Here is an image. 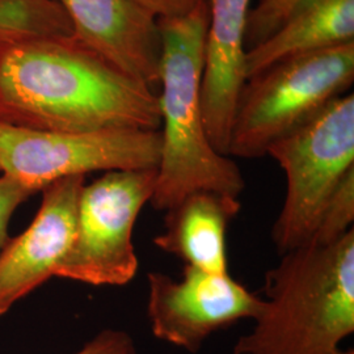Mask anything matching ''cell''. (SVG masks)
Masks as SVG:
<instances>
[{"label":"cell","mask_w":354,"mask_h":354,"mask_svg":"<svg viewBox=\"0 0 354 354\" xmlns=\"http://www.w3.org/2000/svg\"><path fill=\"white\" fill-rule=\"evenodd\" d=\"M241 207L236 197L212 190L193 192L165 212V230L153 238V244L185 266L226 274L228 225Z\"/></svg>","instance_id":"cell-12"},{"label":"cell","mask_w":354,"mask_h":354,"mask_svg":"<svg viewBox=\"0 0 354 354\" xmlns=\"http://www.w3.org/2000/svg\"><path fill=\"white\" fill-rule=\"evenodd\" d=\"M74 354H138L133 337L122 329L100 330Z\"/></svg>","instance_id":"cell-18"},{"label":"cell","mask_w":354,"mask_h":354,"mask_svg":"<svg viewBox=\"0 0 354 354\" xmlns=\"http://www.w3.org/2000/svg\"><path fill=\"white\" fill-rule=\"evenodd\" d=\"M253 328L232 354H339L354 332V231L281 254Z\"/></svg>","instance_id":"cell-2"},{"label":"cell","mask_w":354,"mask_h":354,"mask_svg":"<svg viewBox=\"0 0 354 354\" xmlns=\"http://www.w3.org/2000/svg\"><path fill=\"white\" fill-rule=\"evenodd\" d=\"M156 168L105 172L79 196L75 231L54 276L92 286H124L136 277L133 231L156 184Z\"/></svg>","instance_id":"cell-6"},{"label":"cell","mask_w":354,"mask_h":354,"mask_svg":"<svg viewBox=\"0 0 354 354\" xmlns=\"http://www.w3.org/2000/svg\"><path fill=\"white\" fill-rule=\"evenodd\" d=\"M37 190L7 175L0 176V251L8 241L7 228L15 210Z\"/></svg>","instance_id":"cell-17"},{"label":"cell","mask_w":354,"mask_h":354,"mask_svg":"<svg viewBox=\"0 0 354 354\" xmlns=\"http://www.w3.org/2000/svg\"><path fill=\"white\" fill-rule=\"evenodd\" d=\"M55 1L64 8L79 44L151 88L159 83V23L134 0Z\"/></svg>","instance_id":"cell-10"},{"label":"cell","mask_w":354,"mask_h":354,"mask_svg":"<svg viewBox=\"0 0 354 354\" xmlns=\"http://www.w3.org/2000/svg\"><path fill=\"white\" fill-rule=\"evenodd\" d=\"M162 35L158 96L162 147L153 209L167 212L185 196L212 190L239 198L245 188L239 167L216 151L207 137L201 109L207 0L188 16L158 21Z\"/></svg>","instance_id":"cell-3"},{"label":"cell","mask_w":354,"mask_h":354,"mask_svg":"<svg viewBox=\"0 0 354 354\" xmlns=\"http://www.w3.org/2000/svg\"><path fill=\"white\" fill-rule=\"evenodd\" d=\"M339 354H354V351L353 349H349V351H342V349Z\"/></svg>","instance_id":"cell-20"},{"label":"cell","mask_w":354,"mask_h":354,"mask_svg":"<svg viewBox=\"0 0 354 354\" xmlns=\"http://www.w3.org/2000/svg\"><path fill=\"white\" fill-rule=\"evenodd\" d=\"M354 42V0H310L245 53L247 80L281 61Z\"/></svg>","instance_id":"cell-13"},{"label":"cell","mask_w":354,"mask_h":354,"mask_svg":"<svg viewBox=\"0 0 354 354\" xmlns=\"http://www.w3.org/2000/svg\"><path fill=\"white\" fill-rule=\"evenodd\" d=\"M158 21L174 20L193 12L206 0H134Z\"/></svg>","instance_id":"cell-19"},{"label":"cell","mask_w":354,"mask_h":354,"mask_svg":"<svg viewBox=\"0 0 354 354\" xmlns=\"http://www.w3.org/2000/svg\"><path fill=\"white\" fill-rule=\"evenodd\" d=\"M310 0H259L250 10L245 29V50L261 44L277 32L292 13Z\"/></svg>","instance_id":"cell-16"},{"label":"cell","mask_w":354,"mask_h":354,"mask_svg":"<svg viewBox=\"0 0 354 354\" xmlns=\"http://www.w3.org/2000/svg\"><path fill=\"white\" fill-rule=\"evenodd\" d=\"M354 80V42L281 61L241 91L228 155L256 159L342 96Z\"/></svg>","instance_id":"cell-4"},{"label":"cell","mask_w":354,"mask_h":354,"mask_svg":"<svg viewBox=\"0 0 354 354\" xmlns=\"http://www.w3.org/2000/svg\"><path fill=\"white\" fill-rule=\"evenodd\" d=\"M86 176L66 177L45 187L36 218L0 251V317L54 276L75 231L79 196Z\"/></svg>","instance_id":"cell-9"},{"label":"cell","mask_w":354,"mask_h":354,"mask_svg":"<svg viewBox=\"0 0 354 354\" xmlns=\"http://www.w3.org/2000/svg\"><path fill=\"white\" fill-rule=\"evenodd\" d=\"M353 222L354 169H352L345 175L337 188L329 196L317 219V227L307 244H333L353 230Z\"/></svg>","instance_id":"cell-15"},{"label":"cell","mask_w":354,"mask_h":354,"mask_svg":"<svg viewBox=\"0 0 354 354\" xmlns=\"http://www.w3.org/2000/svg\"><path fill=\"white\" fill-rule=\"evenodd\" d=\"M67 36H73V28L55 0H0V48L30 38Z\"/></svg>","instance_id":"cell-14"},{"label":"cell","mask_w":354,"mask_h":354,"mask_svg":"<svg viewBox=\"0 0 354 354\" xmlns=\"http://www.w3.org/2000/svg\"><path fill=\"white\" fill-rule=\"evenodd\" d=\"M147 317L152 335L160 342L198 353L218 330L243 319H254L263 298L247 290L231 276L185 266L183 279L162 272L147 274Z\"/></svg>","instance_id":"cell-8"},{"label":"cell","mask_w":354,"mask_h":354,"mask_svg":"<svg viewBox=\"0 0 354 354\" xmlns=\"http://www.w3.org/2000/svg\"><path fill=\"white\" fill-rule=\"evenodd\" d=\"M159 131L115 129L59 133L0 121V172L41 192L57 180L96 171L158 168Z\"/></svg>","instance_id":"cell-7"},{"label":"cell","mask_w":354,"mask_h":354,"mask_svg":"<svg viewBox=\"0 0 354 354\" xmlns=\"http://www.w3.org/2000/svg\"><path fill=\"white\" fill-rule=\"evenodd\" d=\"M286 176L272 236L279 254L306 245L329 196L354 169V95L332 100L266 150Z\"/></svg>","instance_id":"cell-5"},{"label":"cell","mask_w":354,"mask_h":354,"mask_svg":"<svg viewBox=\"0 0 354 354\" xmlns=\"http://www.w3.org/2000/svg\"><path fill=\"white\" fill-rule=\"evenodd\" d=\"M0 121L59 133L159 131L162 114L151 87L67 36L0 48Z\"/></svg>","instance_id":"cell-1"},{"label":"cell","mask_w":354,"mask_h":354,"mask_svg":"<svg viewBox=\"0 0 354 354\" xmlns=\"http://www.w3.org/2000/svg\"><path fill=\"white\" fill-rule=\"evenodd\" d=\"M251 0H207L201 109L213 147L228 155L231 127L247 82L245 29Z\"/></svg>","instance_id":"cell-11"}]
</instances>
